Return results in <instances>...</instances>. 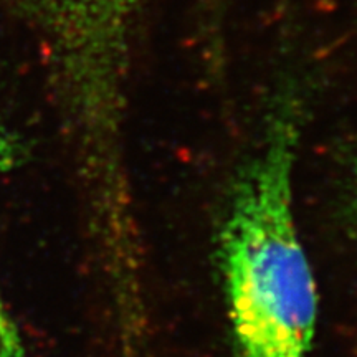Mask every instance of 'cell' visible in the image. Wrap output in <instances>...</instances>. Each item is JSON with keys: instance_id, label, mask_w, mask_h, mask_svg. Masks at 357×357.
Listing matches in <instances>:
<instances>
[{"instance_id": "1", "label": "cell", "mask_w": 357, "mask_h": 357, "mask_svg": "<svg viewBox=\"0 0 357 357\" xmlns=\"http://www.w3.org/2000/svg\"><path fill=\"white\" fill-rule=\"evenodd\" d=\"M298 137L293 105L280 108L231 192L220 257L236 357H307L312 346L318 294L293 200Z\"/></svg>"}, {"instance_id": "2", "label": "cell", "mask_w": 357, "mask_h": 357, "mask_svg": "<svg viewBox=\"0 0 357 357\" xmlns=\"http://www.w3.org/2000/svg\"><path fill=\"white\" fill-rule=\"evenodd\" d=\"M47 13L65 29L66 33L77 37L102 33L109 22L121 13L126 0H26Z\"/></svg>"}, {"instance_id": "3", "label": "cell", "mask_w": 357, "mask_h": 357, "mask_svg": "<svg viewBox=\"0 0 357 357\" xmlns=\"http://www.w3.org/2000/svg\"><path fill=\"white\" fill-rule=\"evenodd\" d=\"M26 159L24 142L12 128L0 118V177L15 171Z\"/></svg>"}, {"instance_id": "4", "label": "cell", "mask_w": 357, "mask_h": 357, "mask_svg": "<svg viewBox=\"0 0 357 357\" xmlns=\"http://www.w3.org/2000/svg\"><path fill=\"white\" fill-rule=\"evenodd\" d=\"M0 357H26L22 339L0 300Z\"/></svg>"}, {"instance_id": "5", "label": "cell", "mask_w": 357, "mask_h": 357, "mask_svg": "<svg viewBox=\"0 0 357 357\" xmlns=\"http://www.w3.org/2000/svg\"><path fill=\"white\" fill-rule=\"evenodd\" d=\"M356 202H357V174H356Z\"/></svg>"}]
</instances>
